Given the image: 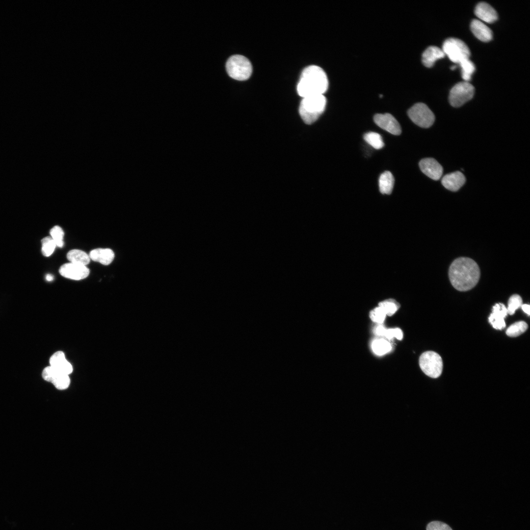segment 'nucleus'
<instances>
[{
    "instance_id": "obj_1",
    "label": "nucleus",
    "mask_w": 530,
    "mask_h": 530,
    "mask_svg": "<svg viewBox=\"0 0 530 530\" xmlns=\"http://www.w3.org/2000/svg\"><path fill=\"white\" fill-rule=\"evenodd\" d=\"M480 269L473 259L467 257L457 258L450 265L449 276L453 287L464 292L473 288L480 278Z\"/></svg>"
},
{
    "instance_id": "obj_2",
    "label": "nucleus",
    "mask_w": 530,
    "mask_h": 530,
    "mask_svg": "<svg viewBox=\"0 0 530 530\" xmlns=\"http://www.w3.org/2000/svg\"><path fill=\"white\" fill-rule=\"evenodd\" d=\"M328 87V80L324 71L320 67L310 65L302 71L297 91L302 98L323 95Z\"/></svg>"
},
{
    "instance_id": "obj_3",
    "label": "nucleus",
    "mask_w": 530,
    "mask_h": 530,
    "mask_svg": "<svg viewBox=\"0 0 530 530\" xmlns=\"http://www.w3.org/2000/svg\"><path fill=\"white\" fill-rule=\"evenodd\" d=\"M326 99L323 95H317L303 98L299 112L303 121L312 124L316 121L325 109Z\"/></svg>"
},
{
    "instance_id": "obj_4",
    "label": "nucleus",
    "mask_w": 530,
    "mask_h": 530,
    "mask_svg": "<svg viewBox=\"0 0 530 530\" xmlns=\"http://www.w3.org/2000/svg\"><path fill=\"white\" fill-rule=\"evenodd\" d=\"M226 69L229 76L238 80H245L252 74V67L250 61L241 55H234L228 59Z\"/></svg>"
},
{
    "instance_id": "obj_5",
    "label": "nucleus",
    "mask_w": 530,
    "mask_h": 530,
    "mask_svg": "<svg viewBox=\"0 0 530 530\" xmlns=\"http://www.w3.org/2000/svg\"><path fill=\"white\" fill-rule=\"evenodd\" d=\"M445 55H447L452 62L459 63L462 60L469 58L470 50L467 45L461 40L456 38L446 39L442 49Z\"/></svg>"
},
{
    "instance_id": "obj_6",
    "label": "nucleus",
    "mask_w": 530,
    "mask_h": 530,
    "mask_svg": "<svg viewBox=\"0 0 530 530\" xmlns=\"http://www.w3.org/2000/svg\"><path fill=\"white\" fill-rule=\"evenodd\" d=\"M419 365L422 371L427 376L437 378L443 370V361L436 352L427 351L424 352L419 358Z\"/></svg>"
},
{
    "instance_id": "obj_7",
    "label": "nucleus",
    "mask_w": 530,
    "mask_h": 530,
    "mask_svg": "<svg viewBox=\"0 0 530 530\" xmlns=\"http://www.w3.org/2000/svg\"><path fill=\"white\" fill-rule=\"evenodd\" d=\"M410 119L418 126L427 128L432 125L435 116L425 104L418 103L410 107L407 112Z\"/></svg>"
},
{
    "instance_id": "obj_8",
    "label": "nucleus",
    "mask_w": 530,
    "mask_h": 530,
    "mask_svg": "<svg viewBox=\"0 0 530 530\" xmlns=\"http://www.w3.org/2000/svg\"><path fill=\"white\" fill-rule=\"evenodd\" d=\"M474 92L475 88L469 82H458L450 92V103L453 107H460L473 98Z\"/></svg>"
},
{
    "instance_id": "obj_9",
    "label": "nucleus",
    "mask_w": 530,
    "mask_h": 530,
    "mask_svg": "<svg viewBox=\"0 0 530 530\" xmlns=\"http://www.w3.org/2000/svg\"><path fill=\"white\" fill-rule=\"evenodd\" d=\"M42 375L45 380L51 382L59 390L67 388L70 383L69 375L58 372L51 366L43 370Z\"/></svg>"
},
{
    "instance_id": "obj_10",
    "label": "nucleus",
    "mask_w": 530,
    "mask_h": 530,
    "mask_svg": "<svg viewBox=\"0 0 530 530\" xmlns=\"http://www.w3.org/2000/svg\"><path fill=\"white\" fill-rule=\"evenodd\" d=\"M59 272L62 276L65 278L79 280L88 276L89 269L85 265L69 263L61 265Z\"/></svg>"
},
{
    "instance_id": "obj_11",
    "label": "nucleus",
    "mask_w": 530,
    "mask_h": 530,
    "mask_svg": "<svg viewBox=\"0 0 530 530\" xmlns=\"http://www.w3.org/2000/svg\"><path fill=\"white\" fill-rule=\"evenodd\" d=\"M373 120L378 126L391 134L398 135L401 133L399 124L390 113L376 114L374 116Z\"/></svg>"
},
{
    "instance_id": "obj_12",
    "label": "nucleus",
    "mask_w": 530,
    "mask_h": 530,
    "mask_svg": "<svg viewBox=\"0 0 530 530\" xmlns=\"http://www.w3.org/2000/svg\"><path fill=\"white\" fill-rule=\"evenodd\" d=\"M419 166L425 175L434 180H438L442 175L443 169L434 159L425 158L420 160Z\"/></svg>"
},
{
    "instance_id": "obj_13",
    "label": "nucleus",
    "mask_w": 530,
    "mask_h": 530,
    "mask_svg": "<svg viewBox=\"0 0 530 530\" xmlns=\"http://www.w3.org/2000/svg\"><path fill=\"white\" fill-rule=\"evenodd\" d=\"M507 309L501 303H496L492 309V313L488 318L489 322L493 328L501 330L505 327L504 318L507 315Z\"/></svg>"
},
{
    "instance_id": "obj_14",
    "label": "nucleus",
    "mask_w": 530,
    "mask_h": 530,
    "mask_svg": "<svg viewBox=\"0 0 530 530\" xmlns=\"http://www.w3.org/2000/svg\"><path fill=\"white\" fill-rule=\"evenodd\" d=\"M50 366L58 372L69 375L73 371L71 364L66 359L64 353L58 351L53 353L50 359Z\"/></svg>"
},
{
    "instance_id": "obj_15",
    "label": "nucleus",
    "mask_w": 530,
    "mask_h": 530,
    "mask_svg": "<svg viewBox=\"0 0 530 530\" xmlns=\"http://www.w3.org/2000/svg\"><path fill=\"white\" fill-rule=\"evenodd\" d=\"M465 178L462 173L456 171L445 175L441 181L443 186L447 189L456 191L464 184Z\"/></svg>"
},
{
    "instance_id": "obj_16",
    "label": "nucleus",
    "mask_w": 530,
    "mask_h": 530,
    "mask_svg": "<svg viewBox=\"0 0 530 530\" xmlns=\"http://www.w3.org/2000/svg\"><path fill=\"white\" fill-rule=\"evenodd\" d=\"M475 14L479 19L488 23H492L498 19L496 10L490 5L484 2H479L477 5Z\"/></svg>"
},
{
    "instance_id": "obj_17",
    "label": "nucleus",
    "mask_w": 530,
    "mask_h": 530,
    "mask_svg": "<svg viewBox=\"0 0 530 530\" xmlns=\"http://www.w3.org/2000/svg\"><path fill=\"white\" fill-rule=\"evenodd\" d=\"M470 27L472 33L479 40L488 42L492 39L491 30L481 21L474 19L471 23Z\"/></svg>"
},
{
    "instance_id": "obj_18",
    "label": "nucleus",
    "mask_w": 530,
    "mask_h": 530,
    "mask_svg": "<svg viewBox=\"0 0 530 530\" xmlns=\"http://www.w3.org/2000/svg\"><path fill=\"white\" fill-rule=\"evenodd\" d=\"M445 54L443 50L436 46L428 47L423 53L422 61L426 67L430 68L433 66L438 59L444 57Z\"/></svg>"
},
{
    "instance_id": "obj_19",
    "label": "nucleus",
    "mask_w": 530,
    "mask_h": 530,
    "mask_svg": "<svg viewBox=\"0 0 530 530\" xmlns=\"http://www.w3.org/2000/svg\"><path fill=\"white\" fill-rule=\"evenodd\" d=\"M89 256L92 260L106 265H109L113 260L114 253L109 248H100L91 250Z\"/></svg>"
},
{
    "instance_id": "obj_20",
    "label": "nucleus",
    "mask_w": 530,
    "mask_h": 530,
    "mask_svg": "<svg viewBox=\"0 0 530 530\" xmlns=\"http://www.w3.org/2000/svg\"><path fill=\"white\" fill-rule=\"evenodd\" d=\"M394 178L388 171L382 173L379 178V187L380 192L384 194H390L394 185Z\"/></svg>"
},
{
    "instance_id": "obj_21",
    "label": "nucleus",
    "mask_w": 530,
    "mask_h": 530,
    "mask_svg": "<svg viewBox=\"0 0 530 530\" xmlns=\"http://www.w3.org/2000/svg\"><path fill=\"white\" fill-rule=\"evenodd\" d=\"M67 258L70 263L86 266L90 261L89 256L84 251L79 249L69 251Z\"/></svg>"
},
{
    "instance_id": "obj_22",
    "label": "nucleus",
    "mask_w": 530,
    "mask_h": 530,
    "mask_svg": "<svg viewBox=\"0 0 530 530\" xmlns=\"http://www.w3.org/2000/svg\"><path fill=\"white\" fill-rule=\"evenodd\" d=\"M373 352L378 355H382L389 352L392 349L390 343L383 339L374 340L371 344Z\"/></svg>"
},
{
    "instance_id": "obj_23",
    "label": "nucleus",
    "mask_w": 530,
    "mask_h": 530,
    "mask_svg": "<svg viewBox=\"0 0 530 530\" xmlns=\"http://www.w3.org/2000/svg\"><path fill=\"white\" fill-rule=\"evenodd\" d=\"M461 69V76L465 81H469L476 68L473 62L469 58L462 60L458 63Z\"/></svg>"
},
{
    "instance_id": "obj_24",
    "label": "nucleus",
    "mask_w": 530,
    "mask_h": 530,
    "mask_svg": "<svg viewBox=\"0 0 530 530\" xmlns=\"http://www.w3.org/2000/svg\"><path fill=\"white\" fill-rule=\"evenodd\" d=\"M363 137L367 143L375 149H380L384 146L381 136L377 132H367Z\"/></svg>"
},
{
    "instance_id": "obj_25",
    "label": "nucleus",
    "mask_w": 530,
    "mask_h": 530,
    "mask_svg": "<svg viewBox=\"0 0 530 530\" xmlns=\"http://www.w3.org/2000/svg\"><path fill=\"white\" fill-rule=\"evenodd\" d=\"M527 323L523 321H517L511 325L506 330V334L511 337H517L528 329Z\"/></svg>"
},
{
    "instance_id": "obj_26",
    "label": "nucleus",
    "mask_w": 530,
    "mask_h": 530,
    "mask_svg": "<svg viewBox=\"0 0 530 530\" xmlns=\"http://www.w3.org/2000/svg\"><path fill=\"white\" fill-rule=\"evenodd\" d=\"M41 243L42 253L44 256L46 257H49L53 254L56 246L51 237H46L43 238L41 240Z\"/></svg>"
},
{
    "instance_id": "obj_27",
    "label": "nucleus",
    "mask_w": 530,
    "mask_h": 530,
    "mask_svg": "<svg viewBox=\"0 0 530 530\" xmlns=\"http://www.w3.org/2000/svg\"><path fill=\"white\" fill-rule=\"evenodd\" d=\"M385 313L386 315L391 316L393 315L398 310L399 306L397 303L393 299H388L378 304Z\"/></svg>"
},
{
    "instance_id": "obj_28",
    "label": "nucleus",
    "mask_w": 530,
    "mask_h": 530,
    "mask_svg": "<svg viewBox=\"0 0 530 530\" xmlns=\"http://www.w3.org/2000/svg\"><path fill=\"white\" fill-rule=\"evenodd\" d=\"M50 233L56 245L62 247L64 244L63 239L64 235L62 228L58 226H55L51 229Z\"/></svg>"
},
{
    "instance_id": "obj_29",
    "label": "nucleus",
    "mask_w": 530,
    "mask_h": 530,
    "mask_svg": "<svg viewBox=\"0 0 530 530\" xmlns=\"http://www.w3.org/2000/svg\"><path fill=\"white\" fill-rule=\"evenodd\" d=\"M522 305V299L518 294H513L510 296L508 301V307L507 309V314L512 315L515 311L521 307Z\"/></svg>"
},
{
    "instance_id": "obj_30",
    "label": "nucleus",
    "mask_w": 530,
    "mask_h": 530,
    "mask_svg": "<svg viewBox=\"0 0 530 530\" xmlns=\"http://www.w3.org/2000/svg\"><path fill=\"white\" fill-rule=\"evenodd\" d=\"M386 314L379 306L376 307L370 313L371 320L375 322L381 324L383 322L386 317Z\"/></svg>"
},
{
    "instance_id": "obj_31",
    "label": "nucleus",
    "mask_w": 530,
    "mask_h": 530,
    "mask_svg": "<svg viewBox=\"0 0 530 530\" xmlns=\"http://www.w3.org/2000/svg\"><path fill=\"white\" fill-rule=\"evenodd\" d=\"M383 336L389 340L395 337L398 340H401L402 339L403 334L401 330L399 328H396L388 329L385 328Z\"/></svg>"
},
{
    "instance_id": "obj_32",
    "label": "nucleus",
    "mask_w": 530,
    "mask_h": 530,
    "mask_svg": "<svg viewBox=\"0 0 530 530\" xmlns=\"http://www.w3.org/2000/svg\"><path fill=\"white\" fill-rule=\"evenodd\" d=\"M426 530H452V529L444 522L435 521L428 524Z\"/></svg>"
},
{
    "instance_id": "obj_33",
    "label": "nucleus",
    "mask_w": 530,
    "mask_h": 530,
    "mask_svg": "<svg viewBox=\"0 0 530 530\" xmlns=\"http://www.w3.org/2000/svg\"><path fill=\"white\" fill-rule=\"evenodd\" d=\"M521 307L523 311L529 316L530 314V305L529 304H522L521 305Z\"/></svg>"
},
{
    "instance_id": "obj_34",
    "label": "nucleus",
    "mask_w": 530,
    "mask_h": 530,
    "mask_svg": "<svg viewBox=\"0 0 530 530\" xmlns=\"http://www.w3.org/2000/svg\"><path fill=\"white\" fill-rule=\"evenodd\" d=\"M46 279L48 281H52L53 279V277L51 274H47L46 275Z\"/></svg>"
},
{
    "instance_id": "obj_35",
    "label": "nucleus",
    "mask_w": 530,
    "mask_h": 530,
    "mask_svg": "<svg viewBox=\"0 0 530 530\" xmlns=\"http://www.w3.org/2000/svg\"><path fill=\"white\" fill-rule=\"evenodd\" d=\"M455 68H456V66L454 65V66H451V70H453V69H455Z\"/></svg>"
}]
</instances>
